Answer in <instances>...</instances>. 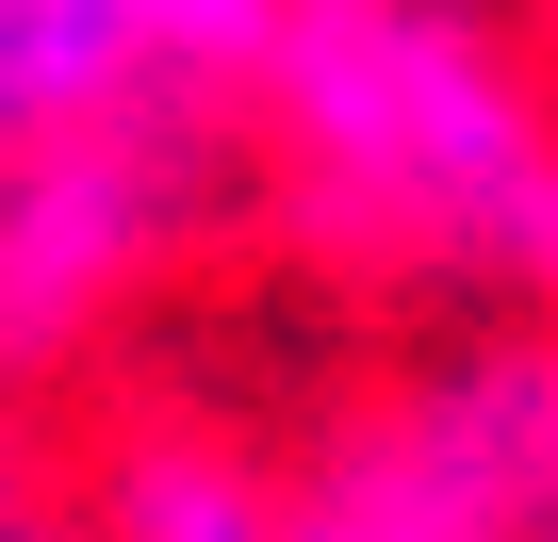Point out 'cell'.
Listing matches in <instances>:
<instances>
[{
	"instance_id": "277c9868",
	"label": "cell",
	"mask_w": 558,
	"mask_h": 542,
	"mask_svg": "<svg viewBox=\"0 0 558 542\" xmlns=\"http://www.w3.org/2000/svg\"><path fill=\"white\" fill-rule=\"evenodd\" d=\"M263 0H0V165L116 132V116H230Z\"/></svg>"
},
{
	"instance_id": "8992f818",
	"label": "cell",
	"mask_w": 558,
	"mask_h": 542,
	"mask_svg": "<svg viewBox=\"0 0 558 542\" xmlns=\"http://www.w3.org/2000/svg\"><path fill=\"white\" fill-rule=\"evenodd\" d=\"M17 526H66V477L34 444V395H0V542H17Z\"/></svg>"
},
{
	"instance_id": "6da1fadb",
	"label": "cell",
	"mask_w": 558,
	"mask_h": 542,
	"mask_svg": "<svg viewBox=\"0 0 558 542\" xmlns=\"http://www.w3.org/2000/svg\"><path fill=\"white\" fill-rule=\"evenodd\" d=\"M230 116L313 263L558 313V99L493 0H263Z\"/></svg>"
},
{
	"instance_id": "7a4b0ae2",
	"label": "cell",
	"mask_w": 558,
	"mask_h": 542,
	"mask_svg": "<svg viewBox=\"0 0 558 542\" xmlns=\"http://www.w3.org/2000/svg\"><path fill=\"white\" fill-rule=\"evenodd\" d=\"M296 542H558V313L427 346L296 460Z\"/></svg>"
},
{
	"instance_id": "5b68a950",
	"label": "cell",
	"mask_w": 558,
	"mask_h": 542,
	"mask_svg": "<svg viewBox=\"0 0 558 542\" xmlns=\"http://www.w3.org/2000/svg\"><path fill=\"white\" fill-rule=\"evenodd\" d=\"M83 526H116V542H296V477L214 411H132L83 477Z\"/></svg>"
},
{
	"instance_id": "3957f363",
	"label": "cell",
	"mask_w": 558,
	"mask_h": 542,
	"mask_svg": "<svg viewBox=\"0 0 558 542\" xmlns=\"http://www.w3.org/2000/svg\"><path fill=\"white\" fill-rule=\"evenodd\" d=\"M214 132L230 116H116L66 148L0 165V395H50L214 214Z\"/></svg>"
}]
</instances>
